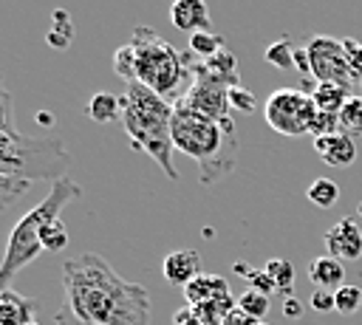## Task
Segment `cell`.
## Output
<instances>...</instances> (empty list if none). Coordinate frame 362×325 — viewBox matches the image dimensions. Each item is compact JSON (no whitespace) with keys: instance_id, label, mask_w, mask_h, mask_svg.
<instances>
[{"instance_id":"6da1fadb","label":"cell","mask_w":362,"mask_h":325,"mask_svg":"<svg viewBox=\"0 0 362 325\" xmlns=\"http://www.w3.org/2000/svg\"><path fill=\"white\" fill-rule=\"evenodd\" d=\"M57 325H150V291L124 280L102 254H76L62 266Z\"/></svg>"},{"instance_id":"7a4b0ae2","label":"cell","mask_w":362,"mask_h":325,"mask_svg":"<svg viewBox=\"0 0 362 325\" xmlns=\"http://www.w3.org/2000/svg\"><path fill=\"white\" fill-rule=\"evenodd\" d=\"M122 99V127L133 144V150L147 153L170 181H178L173 164V105L141 82H127Z\"/></svg>"},{"instance_id":"3957f363","label":"cell","mask_w":362,"mask_h":325,"mask_svg":"<svg viewBox=\"0 0 362 325\" xmlns=\"http://www.w3.org/2000/svg\"><path fill=\"white\" fill-rule=\"evenodd\" d=\"M170 133H173V147L198 164L201 184H215L221 175H229L235 170V158H238L235 122L218 124L181 105H173Z\"/></svg>"},{"instance_id":"277c9868","label":"cell","mask_w":362,"mask_h":325,"mask_svg":"<svg viewBox=\"0 0 362 325\" xmlns=\"http://www.w3.org/2000/svg\"><path fill=\"white\" fill-rule=\"evenodd\" d=\"M79 195V184H74L71 178H59L51 184V192L34 206L28 209L11 229L8 235V243H6V254L0 260V271L14 277L20 268H25L40 252H42V243H40V235L42 229L62 218V209Z\"/></svg>"},{"instance_id":"5b68a950","label":"cell","mask_w":362,"mask_h":325,"mask_svg":"<svg viewBox=\"0 0 362 325\" xmlns=\"http://www.w3.org/2000/svg\"><path fill=\"white\" fill-rule=\"evenodd\" d=\"M71 155L57 138H34L23 136L17 127L0 130V175H11L20 181H59L68 170Z\"/></svg>"},{"instance_id":"8992f818","label":"cell","mask_w":362,"mask_h":325,"mask_svg":"<svg viewBox=\"0 0 362 325\" xmlns=\"http://www.w3.org/2000/svg\"><path fill=\"white\" fill-rule=\"evenodd\" d=\"M130 48L136 54V82L156 90L164 99H173L181 82L189 76L184 54H178L164 37L150 25H136L130 34Z\"/></svg>"},{"instance_id":"52a82bcc","label":"cell","mask_w":362,"mask_h":325,"mask_svg":"<svg viewBox=\"0 0 362 325\" xmlns=\"http://www.w3.org/2000/svg\"><path fill=\"white\" fill-rule=\"evenodd\" d=\"M317 113L314 99L308 96V90H297V88H277L269 93L263 116L266 124L272 130H277L280 136H303L311 127V119Z\"/></svg>"},{"instance_id":"ba28073f","label":"cell","mask_w":362,"mask_h":325,"mask_svg":"<svg viewBox=\"0 0 362 325\" xmlns=\"http://www.w3.org/2000/svg\"><path fill=\"white\" fill-rule=\"evenodd\" d=\"M308 59H311V79L314 82H337L345 88H354V76L345 59V48L342 40L325 37V34H314L308 42Z\"/></svg>"},{"instance_id":"9c48e42d","label":"cell","mask_w":362,"mask_h":325,"mask_svg":"<svg viewBox=\"0 0 362 325\" xmlns=\"http://www.w3.org/2000/svg\"><path fill=\"white\" fill-rule=\"evenodd\" d=\"M175 105L198 113V116H206L218 124H232V105H229V88L223 85H215V82H206V79H192L189 88L175 99Z\"/></svg>"},{"instance_id":"30bf717a","label":"cell","mask_w":362,"mask_h":325,"mask_svg":"<svg viewBox=\"0 0 362 325\" xmlns=\"http://www.w3.org/2000/svg\"><path fill=\"white\" fill-rule=\"evenodd\" d=\"M184 62L189 68V76L192 79H206V82H215V85H223V88H238L240 85V71H238V59L232 51H218L215 57L209 59H195L189 51L184 54Z\"/></svg>"},{"instance_id":"8fae6325","label":"cell","mask_w":362,"mask_h":325,"mask_svg":"<svg viewBox=\"0 0 362 325\" xmlns=\"http://www.w3.org/2000/svg\"><path fill=\"white\" fill-rule=\"evenodd\" d=\"M325 246L328 254L337 260H359L362 257V229L354 218H342L337 220L328 232H325Z\"/></svg>"},{"instance_id":"7c38bea8","label":"cell","mask_w":362,"mask_h":325,"mask_svg":"<svg viewBox=\"0 0 362 325\" xmlns=\"http://www.w3.org/2000/svg\"><path fill=\"white\" fill-rule=\"evenodd\" d=\"M161 274L170 285H178V288H187L201 271V254L195 249H175L164 257L161 263Z\"/></svg>"},{"instance_id":"4fadbf2b","label":"cell","mask_w":362,"mask_h":325,"mask_svg":"<svg viewBox=\"0 0 362 325\" xmlns=\"http://www.w3.org/2000/svg\"><path fill=\"white\" fill-rule=\"evenodd\" d=\"M170 23L178 31H209V6L206 0H173L170 6Z\"/></svg>"},{"instance_id":"5bb4252c","label":"cell","mask_w":362,"mask_h":325,"mask_svg":"<svg viewBox=\"0 0 362 325\" xmlns=\"http://www.w3.org/2000/svg\"><path fill=\"white\" fill-rule=\"evenodd\" d=\"M314 153L331 167H351L356 161V144L348 133H334V136L314 138Z\"/></svg>"},{"instance_id":"9a60e30c","label":"cell","mask_w":362,"mask_h":325,"mask_svg":"<svg viewBox=\"0 0 362 325\" xmlns=\"http://www.w3.org/2000/svg\"><path fill=\"white\" fill-rule=\"evenodd\" d=\"M229 283L226 277L221 274H198L187 288H184V300L187 305H201V302H209V300H221V297H229Z\"/></svg>"},{"instance_id":"2e32d148","label":"cell","mask_w":362,"mask_h":325,"mask_svg":"<svg viewBox=\"0 0 362 325\" xmlns=\"http://www.w3.org/2000/svg\"><path fill=\"white\" fill-rule=\"evenodd\" d=\"M37 302L28 297H20L14 288H6L0 294V325H28L34 322Z\"/></svg>"},{"instance_id":"e0dca14e","label":"cell","mask_w":362,"mask_h":325,"mask_svg":"<svg viewBox=\"0 0 362 325\" xmlns=\"http://www.w3.org/2000/svg\"><path fill=\"white\" fill-rule=\"evenodd\" d=\"M308 280L314 283V288L337 291V288L345 283V266H342V260H337V257H331V254L314 257V260L308 263Z\"/></svg>"},{"instance_id":"ac0fdd59","label":"cell","mask_w":362,"mask_h":325,"mask_svg":"<svg viewBox=\"0 0 362 325\" xmlns=\"http://www.w3.org/2000/svg\"><path fill=\"white\" fill-rule=\"evenodd\" d=\"M308 96L314 99L317 110L339 113V110H342V105H345L354 93H351V88L337 85V82H314V88H311V93H308Z\"/></svg>"},{"instance_id":"d6986e66","label":"cell","mask_w":362,"mask_h":325,"mask_svg":"<svg viewBox=\"0 0 362 325\" xmlns=\"http://www.w3.org/2000/svg\"><path fill=\"white\" fill-rule=\"evenodd\" d=\"M85 116L90 122H96V124H107L113 119H122V99L113 96V93H107V90H99V93H93L88 99Z\"/></svg>"},{"instance_id":"ffe728a7","label":"cell","mask_w":362,"mask_h":325,"mask_svg":"<svg viewBox=\"0 0 362 325\" xmlns=\"http://www.w3.org/2000/svg\"><path fill=\"white\" fill-rule=\"evenodd\" d=\"M238 305V300L229 294V297H221V300H209V302H201V305H189L195 311V317L204 322V325H221L223 317Z\"/></svg>"},{"instance_id":"44dd1931","label":"cell","mask_w":362,"mask_h":325,"mask_svg":"<svg viewBox=\"0 0 362 325\" xmlns=\"http://www.w3.org/2000/svg\"><path fill=\"white\" fill-rule=\"evenodd\" d=\"M51 31L45 34V42L54 48H68L74 40V25H71V14L65 8H54L51 11Z\"/></svg>"},{"instance_id":"7402d4cb","label":"cell","mask_w":362,"mask_h":325,"mask_svg":"<svg viewBox=\"0 0 362 325\" xmlns=\"http://www.w3.org/2000/svg\"><path fill=\"white\" fill-rule=\"evenodd\" d=\"M305 198H308L314 206H320V209H331V206L339 201V184L331 181V178H317V181L308 184Z\"/></svg>"},{"instance_id":"603a6c76","label":"cell","mask_w":362,"mask_h":325,"mask_svg":"<svg viewBox=\"0 0 362 325\" xmlns=\"http://www.w3.org/2000/svg\"><path fill=\"white\" fill-rule=\"evenodd\" d=\"M187 51H189L195 59H209V57H215L218 51H223V37H221V34H212V31H195V34H189Z\"/></svg>"},{"instance_id":"cb8c5ba5","label":"cell","mask_w":362,"mask_h":325,"mask_svg":"<svg viewBox=\"0 0 362 325\" xmlns=\"http://www.w3.org/2000/svg\"><path fill=\"white\" fill-rule=\"evenodd\" d=\"M339 127H342V133H348L351 138H354V136H362V96H359V93L351 96V99L342 105V110H339Z\"/></svg>"},{"instance_id":"d4e9b609","label":"cell","mask_w":362,"mask_h":325,"mask_svg":"<svg viewBox=\"0 0 362 325\" xmlns=\"http://www.w3.org/2000/svg\"><path fill=\"white\" fill-rule=\"evenodd\" d=\"M294 48H297V45H294L288 37H280V40H274V42L266 48L263 59H266L269 65H274V68L288 71V68H294Z\"/></svg>"},{"instance_id":"484cf974","label":"cell","mask_w":362,"mask_h":325,"mask_svg":"<svg viewBox=\"0 0 362 325\" xmlns=\"http://www.w3.org/2000/svg\"><path fill=\"white\" fill-rule=\"evenodd\" d=\"M31 189V181H20V178H11V175H0V215L14 206L20 198H25Z\"/></svg>"},{"instance_id":"4316f807","label":"cell","mask_w":362,"mask_h":325,"mask_svg":"<svg viewBox=\"0 0 362 325\" xmlns=\"http://www.w3.org/2000/svg\"><path fill=\"white\" fill-rule=\"evenodd\" d=\"M263 268L269 271V277L274 280V285H277L280 294H288V291H291V285H294V266H291L288 260H283V257H272Z\"/></svg>"},{"instance_id":"83f0119b","label":"cell","mask_w":362,"mask_h":325,"mask_svg":"<svg viewBox=\"0 0 362 325\" xmlns=\"http://www.w3.org/2000/svg\"><path fill=\"white\" fill-rule=\"evenodd\" d=\"M238 308L246 311L252 319L263 322V317L269 314V294H260L255 288H246L240 297H238Z\"/></svg>"},{"instance_id":"f1b7e54d","label":"cell","mask_w":362,"mask_h":325,"mask_svg":"<svg viewBox=\"0 0 362 325\" xmlns=\"http://www.w3.org/2000/svg\"><path fill=\"white\" fill-rule=\"evenodd\" d=\"M334 305L339 314H356L362 308V288L354 283H342L334 291Z\"/></svg>"},{"instance_id":"f546056e","label":"cell","mask_w":362,"mask_h":325,"mask_svg":"<svg viewBox=\"0 0 362 325\" xmlns=\"http://www.w3.org/2000/svg\"><path fill=\"white\" fill-rule=\"evenodd\" d=\"M40 243H42V252H62V249L68 246V229H65L62 218L51 220V223L42 229Z\"/></svg>"},{"instance_id":"4dcf8cb0","label":"cell","mask_w":362,"mask_h":325,"mask_svg":"<svg viewBox=\"0 0 362 325\" xmlns=\"http://www.w3.org/2000/svg\"><path fill=\"white\" fill-rule=\"evenodd\" d=\"M113 71L124 79V85L127 82H136V54H133L130 42L122 45V48H116V54H113Z\"/></svg>"},{"instance_id":"1f68e13d","label":"cell","mask_w":362,"mask_h":325,"mask_svg":"<svg viewBox=\"0 0 362 325\" xmlns=\"http://www.w3.org/2000/svg\"><path fill=\"white\" fill-rule=\"evenodd\" d=\"M308 133H311L314 138L342 133V127H339V113H325V110H317V113H314V119H311Z\"/></svg>"},{"instance_id":"d6a6232c","label":"cell","mask_w":362,"mask_h":325,"mask_svg":"<svg viewBox=\"0 0 362 325\" xmlns=\"http://www.w3.org/2000/svg\"><path fill=\"white\" fill-rule=\"evenodd\" d=\"M342 48H345V59H348V68H351L354 82H362V42L354 40V37H345L342 40Z\"/></svg>"},{"instance_id":"836d02e7","label":"cell","mask_w":362,"mask_h":325,"mask_svg":"<svg viewBox=\"0 0 362 325\" xmlns=\"http://www.w3.org/2000/svg\"><path fill=\"white\" fill-rule=\"evenodd\" d=\"M246 283H249V288H255L260 294H269V297L277 291V285H274V280L269 277L266 268H249L246 271Z\"/></svg>"},{"instance_id":"e575fe53","label":"cell","mask_w":362,"mask_h":325,"mask_svg":"<svg viewBox=\"0 0 362 325\" xmlns=\"http://www.w3.org/2000/svg\"><path fill=\"white\" fill-rule=\"evenodd\" d=\"M229 105L232 110H240V113H252L255 110V93L246 90V88H229Z\"/></svg>"},{"instance_id":"d590c367","label":"cell","mask_w":362,"mask_h":325,"mask_svg":"<svg viewBox=\"0 0 362 325\" xmlns=\"http://www.w3.org/2000/svg\"><path fill=\"white\" fill-rule=\"evenodd\" d=\"M14 127V107H11V93L3 85L0 76V130H11Z\"/></svg>"},{"instance_id":"8d00e7d4","label":"cell","mask_w":362,"mask_h":325,"mask_svg":"<svg viewBox=\"0 0 362 325\" xmlns=\"http://www.w3.org/2000/svg\"><path fill=\"white\" fill-rule=\"evenodd\" d=\"M308 305H311L317 314H328V311H337V305H334V291H328V288H314V291H311V300H308Z\"/></svg>"},{"instance_id":"74e56055","label":"cell","mask_w":362,"mask_h":325,"mask_svg":"<svg viewBox=\"0 0 362 325\" xmlns=\"http://www.w3.org/2000/svg\"><path fill=\"white\" fill-rule=\"evenodd\" d=\"M221 325H257V319H252L246 311H240V308L235 305V308L223 317V322H221Z\"/></svg>"},{"instance_id":"f35d334b","label":"cell","mask_w":362,"mask_h":325,"mask_svg":"<svg viewBox=\"0 0 362 325\" xmlns=\"http://www.w3.org/2000/svg\"><path fill=\"white\" fill-rule=\"evenodd\" d=\"M294 68L305 76H311V59H308V48L305 45H297L294 48Z\"/></svg>"},{"instance_id":"ab89813d","label":"cell","mask_w":362,"mask_h":325,"mask_svg":"<svg viewBox=\"0 0 362 325\" xmlns=\"http://www.w3.org/2000/svg\"><path fill=\"white\" fill-rule=\"evenodd\" d=\"M173 325H204V322L195 317V311H192L189 305H184V308H178V311L173 314Z\"/></svg>"},{"instance_id":"60d3db41","label":"cell","mask_w":362,"mask_h":325,"mask_svg":"<svg viewBox=\"0 0 362 325\" xmlns=\"http://www.w3.org/2000/svg\"><path fill=\"white\" fill-rule=\"evenodd\" d=\"M283 317H288V319H297V317H303V305H300V300H294V297H286V302H283Z\"/></svg>"},{"instance_id":"b9f144b4","label":"cell","mask_w":362,"mask_h":325,"mask_svg":"<svg viewBox=\"0 0 362 325\" xmlns=\"http://www.w3.org/2000/svg\"><path fill=\"white\" fill-rule=\"evenodd\" d=\"M37 122H40L42 127H51V124H54V113H37Z\"/></svg>"},{"instance_id":"7bdbcfd3","label":"cell","mask_w":362,"mask_h":325,"mask_svg":"<svg viewBox=\"0 0 362 325\" xmlns=\"http://www.w3.org/2000/svg\"><path fill=\"white\" fill-rule=\"evenodd\" d=\"M11 280H14V277H8V274H3V271H0V294H3L6 288H11Z\"/></svg>"},{"instance_id":"ee69618b","label":"cell","mask_w":362,"mask_h":325,"mask_svg":"<svg viewBox=\"0 0 362 325\" xmlns=\"http://www.w3.org/2000/svg\"><path fill=\"white\" fill-rule=\"evenodd\" d=\"M359 96H362V82H359Z\"/></svg>"},{"instance_id":"f6af8a7d","label":"cell","mask_w":362,"mask_h":325,"mask_svg":"<svg viewBox=\"0 0 362 325\" xmlns=\"http://www.w3.org/2000/svg\"><path fill=\"white\" fill-rule=\"evenodd\" d=\"M359 215H362V203H359Z\"/></svg>"},{"instance_id":"bcb514c9","label":"cell","mask_w":362,"mask_h":325,"mask_svg":"<svg viewBox=\"0 0 362 325\" xmlns=\"http://www.w3.org/2000/svg\"><path fill=\"white\" fill-rule=\"evenodd\" d=\"M257 325H269V322H257Z\"/></svg>"},{"instance_id":"7dc6e473","label":"cell","mask_w":362,"mask_h":325,"mask_svg":"<svg viewBox=\"0 0 362 325\" xmlns=\"http://www.w3.org/2000/svg\"><path fill=\"white\" fill-rule=\"evenodd\" d=\"M28 325H37V322H28Z\"/></svg>"}]
</instances>
